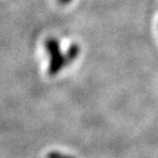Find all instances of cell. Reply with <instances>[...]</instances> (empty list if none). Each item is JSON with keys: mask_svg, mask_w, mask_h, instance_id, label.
I'll use <instances>...</instances> for the list:
<instances>
[{"mask_svg": "<svg viewBox=\"0 0 158 158\" xmlns=\"http://www.w3.org/2000/svg\"><path fill=\"white\" fill-rule=\"evenodd\" d=\"M45 47L47 49L49 56V65H48V74L51 76H56L60 73L63 68L69 63L78 57L80 48L77 44H74L69 47L66 54H63L59 47V43L56 39H48L45 42Z\"/></svg>", "mask_w": 158, "mask_h": 158, "instance_id": "obj_1", "label": "cell"}, {"mask_svg": "<svg viewBox=\"0 0 158 158\" xmlns=\"http://www.w3.org/2000/svg\"><path fill=\"white\" fill-rule=\"evenodd\" d=\"M46 158H74V157L66 155V154L59 153V152H51V153L47 154Z\"/></svg>", "mask_w": 158, "mask_h": 158, "instance_id": "obj_2", "label": "cell"}]
</instances>
